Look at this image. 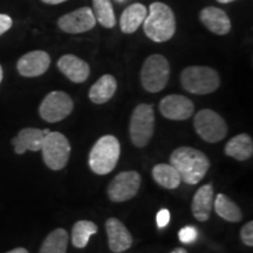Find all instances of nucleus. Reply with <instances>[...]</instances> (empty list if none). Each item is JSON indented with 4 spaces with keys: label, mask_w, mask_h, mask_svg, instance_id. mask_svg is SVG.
Here are the masks:
<instances>
[{
    "label": "nucleus",
    "mask_w": 253,
    "mask_h": 253,
    "mask_svg": "<svg viewBox=\"0 0 253 253\" xmlns=\"http://www.w3.org/2000/svg\"><path fill=\"white\" fill-rule=\"evenodd\" d=\"M170 164L186 184H198L210 169V161L201 150L190 147L177 148L170 156Z\"/></svg>",
    "instance_id": "obj_1"
},
{
    "label": "nucleus",
    "mask_w": 253,
    "mask_h": 253,
    "mask_svg": "<svg viewBox=\"0 0 253 253\" xmlns=\"http://www.w3.org/2000/svg\"><path fill=\"white\" fill-rule=\"evenodd\" d=\"M144 34L155 42H166L176 32V19L172 9L164 2L155 1L149 6L143 21Z\"/></svg>",
    "instance_id": "obj_2"
},
{
    "label": "nucleus",
    "mask_w": 253,
    "mask_h": 253,
    "mask_svg": "<svg viewBox=\"0 0 253 253\" xmlns=\"http://www.w3.org/2000/svg\"><path fill=\"white\" fill-rule=\"evenodd\" d=\"M120 142L115 136L104 135L91 148L88 166L96 175H107L115 169L120 158Z\"/></svg>",
    "instance_id": "obj_3"
},
{
    "label": "nucleus",
    "mask_w": 253,
    "mask_h": 253,
    "mask_svg": "<svg viewBox=\"0 0 253 253\" xmlns=\"http://www.w3.org/2000/svg\"><path fill=\"white\" fill-rule=\"evenodd\" d=\"M181 84L191 94L207 95L213 93L220 84L217 71L207 66H190L181 74Z\"/></svg>",
    "instance_id": "obj_4"
},
{
    "label": "nucleus",
    "mask_w": 253,
    "mask_h": 253,
    "mask_svg": "<svg viewBox=\"0 0 253 253\" xmlns=\"http://www.w3.org/2000/svg\"><path fill=\"white\" fill-rule=\"evenodd\" d=\"M155 130V113L151 104L141 103L132 110L129 134L132 144L137 148H144L153 138Z\"/></svg>",
    "instance_id": "obj_5"
},
{
    "label": "nucleus",
    "mask_w": 253,
    "mask_h": 253,
    "mask_svg": "<svg viewBox=\"0 0 253 253\" xmlns=\"http://www.w3.org/2000/svg\"><path fill=\"white\" fill-rule=\"evenodd\" d=\"M41 151L46 166L50 170L59 171L67 166L72 147L65 135L59 131H50L43 138Z\"/></svg>",
    "instance_id": "obj_6"
},
{
    "label": "nucleus",
    "mask_w": 253,
    "mask_h": 253,
    "mask_svg": "<svg viewBox=\"0 0 253 253\" xmlns=\"http://www.w3.org/2000/svg\"><path fill=\"white\" fill-rule=\"evenodd\" d=\"M170 78V65L161 54L148 56L141 69L142 86L149 93H158L166 88Z\"/></svg>",
    "instance_id": "obj_7"
},
{
    "label": "nucleus",
    "mask_w": 253,
    "mask_h": 253,
    "mask_svg": "<svg viewBox=\"0 0 253 253\" xmlns=\"http://www.w3.org/2000/svg\"><path fill=\"white\" fill-rule=\"evenodd\" d=\"M195 130L208 143H217L227 135V125L219 114L211 109H202L195 115Z\"/></svg>",
    "instance_id": "obj_8"
},
{
    "label": "nucleus",
    "mask_w": 253,
    "mask_h": 253,
    "mask_svg": "<svg viewBox=\"0 0 253 253\" xmlns=\"http://www.w3.org/2000/svg\"><path fill=\"white\" fill-rule=\"evenodd\" d=\"M74 108L72 97L65 91H50L40 103L39 114L43 121L56 123L71 115Z\"/></svg>",
    "instance_id": "obj_9"
},
{
    "label": "nucleus",
    "mask_w": 253,
    "mask_h": 253,
    "mask_svg": "<svg viewBox=\"0 0 253 253\" xmlns=\"http://www.w3.org/2000/svg\"><path fill=\"white\" fill-rule=\"evenodd\" d=\"M141 175L137 171H122L113 178L107 194L112 202L122 203L130 201L137 195L141 186Z\"/></svg>",
    "instance_id": "obj_10"
},
{
    "label": "nucleus",
    "mask_w": 253,
    "mask_h": 253,
    "mask_svg": "<svg viewBox=\"0 0 253 253\" xmlns=\"http://www.w3.org/2000/svg\"><path fill=\"white\" fill-rule=\"evenodd\" d=\"M96 25L93 9L81 7L59 18L58 26L61 31L69 34H79L90 31Z\"/></svg>",
    "instance_id": "obj_11"
},
{
    "label": "nucleus",
    "mask_w": 253,
    "mask_h": 253,
    "mask_svg": "<svg viewBox=\"0 0 253 253\" xmlns=\"http://www.w3.org/2000/svg\"><path fill=\"white\" fill-rule=\"evenodd\" d=\"M160 112L166 119L172 121H184L191 118L195 112V106L186 96L171 94L161 100Z\"/></svg>",
    "instance_id": "obj_12"
},
{
    "label": "nucleus",
    "mask_w": 253,
    "mask_h": 253,
    "mask_svg": "<svg viewBox=\"0 0 253 253\" xmlns=\"http://www.w3.org/2000/svg\"><path fill=\"white\" fill-rule=\"evenodd\" d=\"M50 65V56L45 50H33L21 56L17 62L19 74L25 78H37L45 74Z\"/></svg>",
    "instance_id": "obj_13"
},
{
    "label": "nucleus",
    "mask_w": 253,
    "mask_h": 253,
    "mask_svg": "<svg viewBox=\"0 0 253 253\" xmlns=\"http://www.w3.org/2000/svg\"><path fill=\"white\" fill-rule=\"evenodd\" d=\"M106 231L110 251L114 253H122L130 249L132 236L121 220L114 217L108 218L106 220Z\"/></svg>",
    "instance_id": "obj_14"
},
{
    "label": "nucleus",
    "mask_w": 253,
    "mask_h": 253,
    "mask_svg": "<svg viewBox=\"0 0 253 253\" xmlns=\"http://www.w3.org/2000/svg\"><path fill=\"white\" fill-rule=\"evenodd\" d=\"M59 71L65 75L68 80L74 84H82L89 77V65L78 56L66 54L61 56L58 61Z\"/></svg>",
    "instance_id": "obj_15"
},
{
    "label": "nucleus",
    "mask_w": 253,
    "mask_h": 253,
    "mask_svg": "<svg viewBox=\"0 0 253 253\" xmlns=\"http://www.w3.org/2000/svg\"><path fill=\"white\" fill-rule=\"evenodd\" d=\"M199 19L209 31L218 36H225L231 31L230 18L223 9L214 6H209L202 9Z\"/></svg>",
    "instance_id": "obj_16"
},
{
    "label": "nucleus",
    "mask_w": 253,
    "mask_h": 253,
    "mask_svg": "<svg viewBox=\"0 0 253 253\" xmlns=\"http://www.w3.org/2000/svg\"><path fill=\"white\" fill-rule=\"evenodd\" d=\"M46 134L43 130L37 128H24L18 132V135L12 140L14 151L18 155H23L27 150L39 151L41 150L43 138Z\"/></svg>",
    "instance_id": "obj_17"
},
{
    "label": "nucleus",
    "mask_w": 253,
    "mask_h": 253,
    "mask_svg": "<svg viewBox=\"0 0 253 253\" xmlns=\"http://www.w3.org/2000/svg\"><path fill=\"white\" fill-rule=\"evenodd\" d=\"M212 184H205L199 188L192 199V214L198 221H207L213 209Z\"/></svg>",
    "instance_id": "obj_18"
},
{
    "label": "nucleus",
    "mask_w": 253,
    "mask_h": 253,
    "mask_svg": "<svg viewBox=\"0 0 253 253\" xmlns=\"http://www.w3.org/2000/svg\"><path fill=\"white\" fill-rule=\"evenodd\" d=\"M118 89L116 79L110 74L101 77L89 89V99L95 104H103L112 99Z\"/></svg>",
    "instance_id": "obj_19"
},
{
    "label": "nucleus",
    "mask_w": 253,
    "mask_h": 253,
    "mask_svg": "<svg viewBox=\"0 0 253 253\" xmlns=\"http://www.w3.org/2000/svg\"><path fill=\"white\" fill-rule=\"evenodd\" d=\"M147 14L148 9L140 2L128 6L123 11L121 19H120V27H121L123 33L131 34L137 31V28L143 24Z\"/></svg>",
    "instance_id": "obj_20"
},
{
    "label": "nucleus",
    "mask_w": 253,
    "mask_h": 253,
    "mask_svg": "<svg viewBox=\"0 0 253 253\" xmlns=\"http://www.w3.org/2000/svg\"><path fill=\"white\" fill-rule=\"evenodd\" d=\"M226 156L237 161L250 160L253 155V141L248 134H239L232 137L225 145Z\"/></svg>",
    "instance_id": "obj_21"
},
{
    "label": "nucleus",
    "mask_w": 253,
    "mask_h": 253,
    "mask_svg": "<svg viewBox=\"0 0 253 253\" xmlns=\"http://www.w3.org/2000/svg\"><path fill=\"white\" fill-rule=\"evenodd\" d=\"M153 177L157 184L163 188L173 190L178 188L182 179L177 170L171 164L158 163L153 168Z\"/></svg>",
    "instance_id": "obj_22"
},
{
    "label": "nucleus",
    "mask_w": 253,
    "mask_h": 253,
    "mask_svg": "<svg viewBox=\"0 0 253 253\" xmlns=\"http://www.w3.org/2000/svg\"><path fill=\"white\" fill-rule=\"evenodd\" d=\"M213 208L216 212L224 220L230 223H238L243 219V213L240 208L235 202L231 201L226 195H217L216 199H213Z\"/></svg>",
    "instance_id": "obj_23"
},
{
    "label": "nucleus",
    "mask_w": 253,
    "mask_h": 253,
    "mask_svg": "<svg viewBox=\"0 0 253 253\" xmlns=\"http://www.w3.org/2000/svg\"><path fill=\"white\" fill-rule=\"evenodd\" d=\"M69 236L65 229H55L49 233L41 245L40 253H66L68 248Z\"/></svg>",
    "instance_id": "obj_24"
},
{
    "label": "nucleus",
    "mask_w": 253,
    "mask_h": 253,
    "mask_svg": "<svg viewBox=\"0 0 253 253\" xmlns=\"http://www.w3.org/2000/svg\"><path fill=\"white\" fill-rule=\"evenodd\" d=\"M97 232V225L90 220H79L72 230V243L77 249H84L90 237Z\"/></svg>",
    "instance_id": "obj_25"
},
{
    "label": "nucleus",
    "mask_w": 253,
    "mask_h": 253,
    "mask_svg": "<svg viewBox=\"0 0 253 253\" xmlns=\"http://www.w3.org/2000/svg\"><path fill=\"white\" fill-rule=\"evenodd\" d=\"M93 13L101 26L106 28L115 26V13L110 0H93Z\"/></svg>",
    "instance_id": "obj_26"
},
{
    "label": "nucleus",
    "mask_w": 253,
    "mask_h": 253,
    "mask_svg": "<svg viewBox=\"0 0 253 253\" xmlns=\"http://www.w3.org/2000/svg\"><path fill=\"white\" fill-rule=\"evenodd\" d=\"M197 236L198 232L195 226H185L179 230L178 232V238L183 244H191L197 239Z\"/></svg>",
    "instance_id": "obj_27"
},
{
    "label": "nucleus",
    "mask_w": 253,
    "mask_h": 253,
    "mask_svg": "<svg viewBox=\"0 0 253 253\" xmlns=\"http://www.w3.org/2000/svg\"><path fill=\"white\" fill-rule=\"evenodd\" d=\"M240 238L246 246H253V221H249L240 230Z\"/></svg>",
    "instance_id": "obj_28"
},
{
    "label": "nucleus",
    "mask_w": 253,
    "mask_h": 253,
    "mask_svg": "<svg viewBox=\"0 0 253 253\" xmlns=\"http://www.w3.org/2000/svg\"><path fill=\"white\" fill-rule=\"evenodd\" d=\"M169 221H170V212L168 209H162V210L158 211L156 216V223L160 229L166 227L168 224H169Z\"/></svg>",
    "instance_id": "obj_29"
},
{
    "label": "nucleus",
    "mask_w": 253,
    "mask_h": 253,
    "mask_svg": "<svg viewBox=\"0 0 253 253\" xmlns=\"http://www.w3.org/2000/svg\"><path fill=\"white\" fill-rule=\"evenodd\" d=\"M12 25H13V21L9 15L0 14V36L6 33L12 27Z\"/></svg>",
    "instance_id": "obj_30"
},
{
    "label": "nucleus",
    "mask_w": 253,
    "mask_h": 253,
    "mask_svg": "<svg viewBox=\"0 0 253 253\" xmlns=\"http://www.w3.org/2000/svg\"><path fill=\"white\" fill-rule=\"evenodd\" d=\"M41 1L48 5H58V4H61V2L67 1V0H41Z\"/></svg>",
    "instance_id": "obj_31"
},
{
    "label": "nucleus",
    "mask_w": 253,
    "mask_h": 253,
    "mask_svg": "<svg viewBox=\"0 0 253 253\" xmlns=\"http://www.w3.org/2000/svg\"><path fill=\"white\" fill-rule=\"evenodd\" d=\"M6 253H28V251L26 249H24V248H17V249H14V250H11V251H8V252H6Z\"/></svg>",
    "instance_id": "obj_32"
},
{
    "label": "nucleus",
    "mask_w": 253,
    "mask_h": 253,
    "mask_svg": "<svg viewBox=\"0 0 253 253\" xmlns=\"http://www.w3.org/2000/svg\"><path fill=\"white\" fill-rule=\"evenodd\" d=\"M171 253H188V251H186V250L183 249V248H177V249L173 250Z\"/></svg>",
    "instance_id": "obj_33"
},
{
    "label": "nucleus",
    "mask_w": 253,
    "mask_h": 253,
    "mask_svg": "<svg viewBox=\"0 0 253 253\" xmlns=\"http://www.w3.org/2000/svg\"><path fill=\"white\" fill-rule=\"evenodd\" d=\"M217 1L220 2V4H229V2L235 1V0H217Z\"/></svg>",
    "instance_id": "obj_34"
},
{
    "label": "nucleus",
    "mask_w": 253,
    "mask_h": 253,
    "mask_svg": "<svg viewBox=\"0 0 253 253\" xmlns=\"http://www.w3.org/2000/svg\"><path fill=\"white\" fill-rule=\"evenodd\" d=\"M2 78H4V72H2V67H1V65H0V84H1Z\"/></svg>",
    "instance_id": "obj_35"
},
{
    "label": "nucleus",
    "mask_w": 253,
    "mask_h": 253,
    "mask_svg": "<svg viewBox=\"0 0 253 253\" xmlns=\"http://www.w3.org/2000/svg\"><path fill=\"white\" fill-rule=\"evenodd\" d=\"M119 1H122V0H119Z\"/></svg>",
    "instance_id": "obj_36"
}]
</instances>
